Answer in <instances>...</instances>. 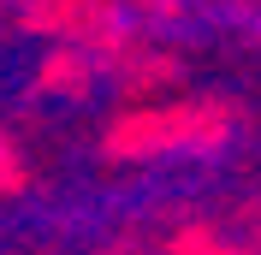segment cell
I'll return each instance as SVG.
<instances>
[{
    "instance_id": "6da1fadb",
    "label": "cell",
    "mask_w": 261,
    "mask_h": 255,
    "mask_svg": "<svg viewBox=\"0 0 261 255\" xmlns=\"http://www.w3.org/2000/svg\"><path fill=\"white\" fill-rule=\"evenodd\" d=\"M0 166H6V143H0Z\"/></svg>"
}]
</instances>
